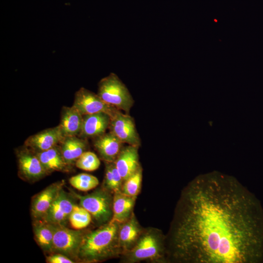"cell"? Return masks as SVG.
I'll return each mask as SVG.
<instances>
[{
  "label": "cell",
  "mask_w": 263,
  "mask_h": 263,
  "mask_svg": "<svg viewBox=\"0 0 263 263\" xmlns=\"http://www.w3.org/2000/svg\"><path fill=\"white\" fill-rule=\"evenodd\" d=\"M120 262L136 263L142 261L168 263L166 235L156 228H144L135 245L120 256Z\"/></svg>",
  "instance_id": "3"
},
{
  "label": "cell",
  "mask_w": 263,
  "mask_h": 263,
  "mask_svg": "<svg viewBox=\"0 0 263 263\" xmlns=\"http://www.w3.org/2000/svg\"><path fill=\"white\" fill-rule=\"evenodd\" d=\"M64 184V180L52 183L32 198L31 213L33 221L44 219Z\"/></svg>",
  "instance_id": "10"
},
{
  "label": "cell",
  "mask_w": 263,
  "mask_h": 263,
  "mask_svg": "<svg viewBox=\"0 0 263 263\" xmlns=\"http://www.w3.org/2000/svg\"><path fill=\"white\" fill-rule=\"evenodd\" d=\"M105 175L101 187L113 194L121 192L124 180L114 162H105Z\"/></svg>",
  "instance_id": "22"
},
{
  "label": "cell",
  "mask_w": 263,
  "mask_h": 263,
  "mask_svg": "<svg viewBox=\"0 0 263 263\" xmlns=\"http://www.w3.org/2000/svg\"><path fill=\"white\" fill-rule=\"evenodd\" d=\"M100 161L97 156L90 151L84 152L76 161L75 166L81 169L93 171L98 169Z\"/></svg>",
  "instance_id": "26"
},
{
  "label": "cell",
  "mask_w": 263,
  "mask_h": 263,
  "mask_svg": "<svg viewBox=\"0 0 263 263\" xmlns=\"http://www.w3.org/2000/svg\"><path fill=\"white\" fill-rule=\"evenodd\" d=\"M18 175L22 180L33 183L48 175L36 152L23 145L17 149Z\"/></svg>",
  "instance_id": "7"
},
{
  "label": "cell",
  "mask_w": 263,
  "mask_h": 263,
  "mask_svg": "<svg viewBox=\"0 0 263 263\" xmlns=\"http://www.w3.org/2000/svg\"><path fill=\"white\" fill-rule=\"evenodd\" d=\"M50 224L53 231V253L62 254L76 262L84 232Z\"/></svg>",
  "instance_id": "6"
},
{
  "label": "cell",
  "mask_w": 263,
  "mask_h": 263,
  "mask_svg": "<svg viewBox=\"0 0 263 263\" xmlns=\"http://www.w3.org/2000/svg\"><path fill=\"white\" fill-rule=\"evenodd\" d=\"M97 94L106 103L128 114L134 103L128 88L114 73L100 80Z\"/></svg>",
  "instance_id": "5"
},
{
  "label": "cell",
  "mask_w": 263,
  "mask_h": 263,
  "mask_svg": "<svg viewBox=\"0 0 263 263\" xmlns=\"http://www.w3.org/2000/svg\"><path fill=\"white\" fill-rule=\"evenodd\" d=\"M46 262L48 263H74L73 260L62 254L53 253L46 257Z\"/></svg>",
  "instance_id": "27"
},
{
  "label": "cell",
  "mask_w": 263,
  "mask_h": 263,
  "mask_svg": "<svg viewBox=\"0 0 263 263\" xmlns=\"http://www.w3.org/2000/svg\"><path fill=\"white\" fill-rule=\"evenodd\" d=\"M143 230L134 212L127 220L119 224L118 240L123 253L135 245Z\"/></svg>",
  "instance_id": "16"
},
{
  "label": "cell",
  "mask_w": 263,
  "mask_h": 263,
  "mask_svg": "<svg viewBox=\"0 0 263 263\" xmlns=\"http://www.w3.org/2000/svg\"><path fill=\"white\" fill-rule=\"evenodd\" d=\"M136 197L124 194L121 192L113 194V217L111 222L121 223L127 220L133 213Z\"/></svg>",
  "instance_id": "20"
},
{
  "label": "cell",
  "mask_w": 263,
  "mask_h": 263,
  "mask_svg": "<svg viewBox=\"0 0 263 263\" xmlns=\"http://www.w3.org/2000/svg\"><path fill=\"white\" fill-rule=\"evenodd\" d=\"M80 206L87 210L96 224L102 225L110 222L113 217V194L101 188L85 195L74 193Z\"/></svg>",
  "instance_id": "4"
},
{
  "label": "cell",
  "mask_w": 263,
  "mask_h": 263,
  "mask_svg": "<svg viewBox=\"0 0 263 263\" xmlns=\"http://www.w3.org/2000/svg\"><path fill=\"white\" fill-rule=\"evenodd\" d=\"M92 217L90 213L80 206L75 205L69 217V222L73 229L81 230L91 223Z\"/></svg>",
  "instance_id": "23"
},
{
  "label": "cell",
  "mask_w": 263,
  "mask_h": 263,
  "mask_svg": "<svg viewBox=\"0 0 263 263\" xmlns=\"http://www.w3.org/2000/svg\"><path fill=\"white\" fill-rule=\"evenodd\" d=\"M139 146L123 147L114 161L115 166L124 181L134 173L141 167L139 162Z\"/></svg>",
  "instance_id": "15"
},
{
  "label": "cell",
  "mask_w": 263,
  "mask_h": 263,
  "mask_svg": "<svg viewBox=\"0 0 263 263\" xmlns=\"http://www.w3.org/2000/svg\"><path fill=\"white\" fill-rule=\"evenodd\" d=\"M109 129L123 143L139 147L140 139L134 121L128 113L117 112L111 118Z\"/></svg>",
  "instance_id": "9"
},
{
  "label": "cell",
  "mask_w": 263,
  "mask_h": 263,
  "mask_svg": "<svg viewBox=\"0 0 263 263\" xmlns=\"http://www.w3.org/2000/svg\"><path fill=\"white\" fill-rule=\"evenodd\" d=\"M119 223L111 222L84 233L79 249L77 261L97 263L120 257L123 250L118 240Z\"/></svg>",
  "instance_id": "2"
},
{
  "label": "cell",
  "mask_w": 263,
  "mask_h": 263,
  "mask_svg": "<svg viewBox=\"0 0 263 263\" xmlns=\"http://www.w3.org/2000/svg\"><path fill=\"white\" fill-rule=\"evenodd\" d=\"M59 145L65 162L71 167L88 148L86 139L77 136L65 137Z\"/></svg>",
  "instance_id": "18"
},
{
  "label": "cell",
  "mask_w": 263,
  "mask_h": 263,
  "mask_svg": "<svg viewBox=\"0 0 263 263\" xmlns=\"http://www.w3.org/2000/svg\"><path fill=\"white\" fill-rule=\"evenodd\" d=\"M75 205L63 188L43 220L51 224L66 225Z\"/></svg>",
  "instance_id": "12"
},
{
  "label": "cell",
  "mask_w": 263,
  "mask_h": 263,
  "mask_svg": "<svg viewBox=\"0 0 263 263\" xmlns=\"http://www.w3.org/2000/svg\"><path fill=\"white\" fill-rule=\"evenodd\" d=\"M64 138L57 126L30 136L25 140L24 145L36 152H41L58 145Z\"/></svg>",
  "instance_id": "11"
},
{
  "label": "cell",
  "mask_w": 263,
  "mask_h": 263,
  "mask_svg": "<svg viewBox=\"0 0 263 263\" xmlns=\"http://www.w3.org/2000/svg\"><path fill=\"white\" fill-rule=\"evenodd\" d=\"M69 181L73 187L82 191L92 190L99 184V181L95 176L85 173L71 177Z\"/></svg>",
  "instance_id": "24"
},
{
  "label": "cell",
  "mask_w": 263,
  "mask_h": 263,
  "mask_svg": "<svg viewBox=\"0 0 263 263\" xmlns=\"http://www.w3.org/2000/svg\"><path fill=\"white\" fill-rule=\"evenodd\" d=\"M34 238L44 253H53V231L51 225L44 220H34Z\"/></svg>",
  "instance_id": "21"
},
{
  "label": "cell",
  "mask_w": 263,
  "mask_h": 263,
  "mask_svg": "<svg viewBox=\"0 0 263 263\" xmlns=\"http://www.w3.org/2000/svg\"><path fill=\"white\" fill-rule=\"evenodd\" d=\"M73 106L82 115L103 112L112 118L120 111L104 101L97 94L83 87L76 92Z\"/></svg>",
  "instance_id": "8"
},
{
  "label": "cell",
  "mask_w": 263,
  "mask_h": 263,
  "mask_svg": "<svg viewBox=\"0 0 263 263\" xmlns=\"http://www.w3.org/2000/svg\"><path fill=\"white\" fill-rule=\"evenodd\" d=\"M83 115L73 106L63 107L58 125L63 136H78L81 131Z\"/></svg>",
  "instance_id": "17"
},
{
  "label": "cell",
  "mask_w": 263,
  "mask_h": 263,
  "mask_svg": "<svg viewBox=\"0 0 263 263\" xmlns=\"http://www.w3.org/2000/svg\"><path fill=\"white\" fill-rule=\"evenodd\" d=\"M94 139V148L100 158L106 162H114L123 143L110 132Z\"/></svg>",
  "instance_id": "13"
},
{
  "label": "cell",
  "mask_w": 263,
  "mask_h": 263,
  "mask_svg": "<svg viewBox=\"0 0 263 263\" xmlns=\"http://www.w3.org/2000/svg\"><path fill=\"white\" fill-rule=\"evenodd\" d=\"M142 169L141 166L123 182L121 192L127 195L137 197L141 188Z\"/></svg>",
  "instance_id": "25"
},
{
  "label": "cell",
  "mask_w": 263,
  "mask_h": 263,
  "mask_svg": "<svg viewBox=\"0 0 263 263\" xmlns=\"http://www.w3.org/2000/svg\"><path fill=\"white\" fill-rule=\"evenodd\" d=\"M256 205L233 176H197L181 191L166 235L168 263H249L258 258Z\"/></svg>",
  "instance_id": "1"
},
{
  "label": "cell",
  "mask_w": 263,
  "mask_h": 263,
  "mask_svg": "<svg viewBox=\"0 0 263 263\" xmlns=\"http://www.w3.org/2000/svg\"><path fill=\"white\" fill-rule=\"evenodd\" d=\"M36 153L48 174L54 171L68 172L72 168L65 162L59 144Z\"/></svg>",
  "instance_id": "19"
},
{
  "label": "cell",
  "mask_w": 263,
  "mask_h": 263,
  "mask_svg": "<svg viewBox=\"0 0 263 263\" xmlns=\"http://www.w3.org/2000/svg\"><path fill=\"white\" fill-rule=\"evenodd\" d=\"M111 119L108 114L103 112L83 115L82 129L78 136L87 139L102 135L109 128Z\"/></svg>",
  "instance_id": "14"
}]
</instances>
